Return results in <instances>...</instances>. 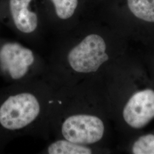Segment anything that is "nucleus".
Segmentation results:
<instances>
[{
	"instance_id": "f257e3e1",
	"label": "nucleus",
	"mask_w": 154,
	"mask_h": 154,
	"mask_svg": "<svg viewBox=\"0 0 154 154\" xmlns=\"http://www.w3.org/2000/svg\"><path fill=\"white\" fill-rule=\"evenodd\" d=\"M39 110L38 101L32 94L11 96L0 107V123L9 130L22 128L35 119Z\"/></svg>"
},
{
	"instance_id": "f03ea898",
	"label": "nucleus",
	"mask_w": 154,
	"mask_h": 154,
	"mask_svg": "<svg viewBox=\"0 0 154 154\" xmlns=\"http://www.w3.org/2000/svg\"><path fill=\"white\" fill-rule=\"evenodd\" d=\"M104 39L97 34H90L74 47L68 55V61L76 72L89 73L97 71L109 60Z\"/></svg>"
},
{
	"instance_id": "7ed1b4c3",
	"label": "nucleus",
	"mask_w": 154,
	"mask_h": 154,
	"mask_svg": "<svg viewBox=\"0 0 154 154\" xmlns=\"http://www.w3.org/2000/svg\"><path fill=\"white\" fill-rule=\"evenodd\" d=\"M105 127L97 116L77 115L69 117L62 125V133L66 140L78 144L96 143L103 137Z\"/></svg>"
},
{
	"instance_id": "20e7f679",
	"label": "nucleus",
	"mask_w": 154,
	"mask_h": 154,
	"mask_svg": "<svg viewBox=\"0 0 154 154\" xmlns=\"http://www.w3.org/2000/svg\"><path fill=\"white\" fill-rule=\"evenodd\" d=\"M123 116L134 128H142L154 118V91L146 89L134 94L125 106Z\"/></svg>"
},
{
	"instance_id": "39448f33",
	"label": "nucleus",
	"mask_w": 154,
	"mask_h": 154,
	"mask_svg": "<svg viewBox=\"0 0 154 154\" xmlns=\"http://www.w3.org/2000/svg\"><path fill=\"white\" fill-rule=\"evenodd\" d=\"M34 58L31 50L17 43H8L0 50V64L4 70L9 72L14 79L23 77Z\"/></svg>"
},
{
	"instance_id": "423d86ee",
	"label": "nucleus",
	"mask_w": 154,
	"mask_h": 154,
	"mask_svg": "<svg viewBox=\"0 0 154 154\" xmlns=\"http://www.w3.org/2000/svg\"><path fill=\"white\" fill-rule=\"evenodd\" d=\"M31 1L32 0H10V10L14 24L23 33H32L37 27V14L28 9Z\"/></svg>"
},
{
	"instance_id": "0eeeda50",
	"label": "nucleus",
	"mask_w": 154,
	"mask_h": 154,
	"mask_svg": "<svg viewBox=\"0 0 154 154\" xmlns=\"http://www.w3.org/2000/svg\"><path fill=\"white\" fill-rule=\"evenodd\" d=\"M130 11L139 18L154 22V0H127Z\"/></svg>"
},
{
	"instance_id": "6e6552de",
	"label": "nucleus",
	"mask_w": 154,
	"mask_h": 154,
	"mask_svg": "<svg viewBox=\"0 0 154 154\" xmlns=\"http://www.w3.org/2000/svg\"><path fill=\"white\" fill-rule=\"evenodd\" d=\"M49 154H90L91 149L67 140H58L51 144L48 147Z\"/></svg>"
},
{
	"instance_id": "1a4fd4ad",
	"label": "nucleus",
	"mask_w": 154,
	"mask_h": 154,
	"mask_svg": "<svg viewBox=\"0 0 154 154\" xmlns=\"http://www.w3.org/2000/svg\"><path fill=\"white\" fill-rule=\"evenodd\" d=\"M55 6L57 15L66 20L74 14L78 5V0H51Z\"/></svg>"
},
{
	"instance_id": "9d476101",
	"label": "nucleus",
	"mask_w": 154,
	"mask_h": 154,
	"mask_svg": "<svg viewBox=\"0 0 154 154\" xmlns=\"http://www.w3.org/2000/svg\"><path fill=\"white\" fill-rule=\"evenodd\" d=\"M132 151L135 154H154V135L140 137L134 144Z\"/></svg>"
}]
</instances>
